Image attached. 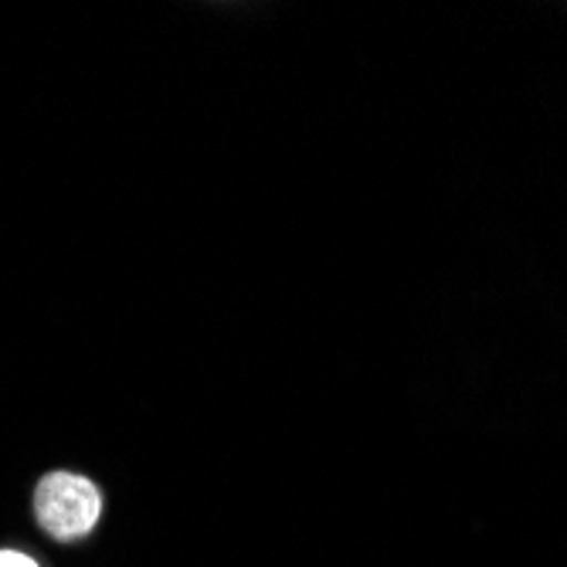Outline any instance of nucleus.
Wrapping results in <instances>:
<instances>
[{
    "mask_svg": "<svg viewBox=\"0 0 567 567\" xmlns=\"http://www.w3.org/2000/svg\"><path fill=\"white\" fill-rule=\"evenodd\" d=\"M102 513L99 489L72 473H48L34 489V517L55 540L89 534Z\"/></svg>",
    "mask_w": 567,
    "mask_h": 567,
    "instance_id": "nucleus-1",
    "label": "nucleus"
},
{
    "mask_svg": "<svg viewBox=\"0 0 567 567\" xmlns=\"http://www.w3.org/2000/svg\"><path fill=\"white\" fill-rule=\"evenodd\" d=\"M0 567H38L28 554L18 550H0Z\"/></svg>",
    "mask_w": 567,
    "mask_h": 567,
    "instance_id": "nucleus-2",
    "label": "nucleus"
}]
</instances>
